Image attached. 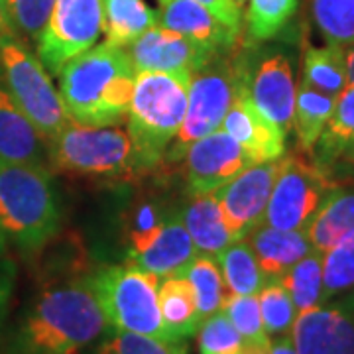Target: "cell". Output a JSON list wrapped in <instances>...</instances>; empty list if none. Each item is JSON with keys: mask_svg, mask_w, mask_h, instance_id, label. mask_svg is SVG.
<instances>
[{"mask_svg": "<svg viewBox=\"0 0 354 354\" xmlns=\"http://www.w3.org/2000/svg\"><path fill=\"white\" fill-rule=\"evenodd\" d=\"M291 341L297 354H354V315L344 305H317L297 313Z\"/></svg>", "mask_w": 354, "mask_h": 354, "instance_id": "cell-14", "label": "cell"}, {"mask_svg": "<svg viewBox=\"0 0 354 354\" xmlns=\"http://www.w3.org/2000/svg\"><path fill=\"white\" fill-rule=\"evenodd\" d=\"M286 158L250 164L242 174L216 191V201L232 239H246L262 223L266 205Z\"/></svg>", "mask_w": 354, "mask_h": 354, "instance_id": "cell-11", "label": "cell"}, {"mask_svg": "<svg viewBox=\"0 0 354 354\" xmlns=\"http://www.w3.org/2000/svg\"><path fill=\"white\" fill-rule=\"evenodd\" d=\"M0 160L50 169L48 142L12 101L0 79Z\"/></svg>", "mask_w": 354, "mask_h": 354, "instance_id": "cell-18", "label": "cell"}, {"mask_svg": "<svg viewBox=\"0 0 354 354\" xmlns=\"http://www.w3.org/2000/svg\"><path fill=\"white\" fill-rule=\"evenodd\" d=\"M248 10L244 16L246 41L260 44L272 39L297 10L299 0H248Z\"/></svg>", "mask_w": 354, "mask_h": 354, "instance_id": "cell-31", "label": "cell"}, {"mask_svg": "<svg viewBox=\"0 0 354 354\" xmlns=\"http://www.w3.org/2000/svg\"><path fill=\"white\" fill-rule=\"evenodd\" d=\"M106 327L174 341L164 327L158 307L160 278L132 262L104 266L88 276Z\"/></svg>", "mask_w": 354, "mask_h": 354, "instance_id": "cell-6", "label": "cell"}, {"mask_svg": "<svg viewBox=\"0 0 354 354\" xmlns=\"http://www.w3.org/2000/svg\"><path fill=\"white\" fill-rule=\"evenodd\" d=\"M124 50L136 73H193L221 53L162 26L150 28Z\"/></svg>", "mask_w": 354, "mask_h": 354, "instance_id": "cell-13", "label": "cell"}, {"mask_svg": "<svg viewBox=\"0 0 354 354\" xmlns=\"http://www.w3.org/2000/svg\"><path fill=\"white\" fill-rule=\"evenodd\" d=\"M248 81V69L236 48L216 53L211 62L193 71L185 118L165 152L167 160L179 162L193 142L218 130L239 91Z\"/></svg>", "mask_w": 354, "mask_h": 354, "instance_id": "cell-5", "label": "cell"}, {"mask_svg": "<svg viewBox=\"0 0 354 354\" xmlns=\"http://www.w3.org/2000/svg\"><path fill=\"white\" fill-rule=\"evenodd\" d=\"M301 83L330 97H339L348 85L344 69V48L329 44L325 48H315L313 44L305 41Z\"/></svg>", "mask_w": 354, "mask_h": 354, "instance_id": "cell-26", "label": "cell"}, {"mask_svg": "<svg viewBox=\"0 0 354 354\" xmlns=\"http://www.w3.org/2000/svg\"><path fill=\"white\" fill-rule=\"evenodd\" d=\"M164 2H167V0H160V4H164Z\"/></svg>", "mask_w": 354, "mask_h": 354, "instance_id": "cell-49", "label": "cell"}, {"mask_svg": "<svg viewBox=\"0 0 354 354\" xmlns=\"http://www.w3.org/2000/svg\"><path fill=\"white\" fill-rule=\"evenodd\" d=\"M248 83L239 91L221 128L241 144L252 164L278 160L286 152V134L254 106Z\"/></svg>", "mask_w": 354, "mask_h": 354, "instance_id": "cell-15", "label": "cell"}, {"mask_svg": "<svg viewBox=\"0 0 354 354\" xmlns=\"http://www.w3.org/2000/svg\"><path fill=\"white\" fill-rule=\"evenodd\" d=\"M311 16L329 46H353L354 0H311Z\"/></svg>", "mask_w": 354, "mask_h": 354, "instance_id": "cell-32", "label": "cell"}, {"mask_svg": "<svg viewBox=\"0 0 354 354\" xmlns=\"http://www.w3.org/2000/svg\"><path fill=\"white\" fill-rule=\"evenodd\" d=\"M221 311L230 319L234 329L239 330L246 346H270L272 339L266 335L260 305L256 295H232L227 293Z\"/></svg>", "mask_w": 354, "mask_h": 354, "instance_id": "cell-35", "label": "cell"}, {"mask_svg": "<svg viewBox=\"0 0 354 354\" xmlns=\"http://www.w3.org/2000/svg\"><path fill=\"white\" fill-rule=\"evenodd\" d=\"M354 144V85H346L337 97L335 109L315 144L317 165L333 164Z\"/></svg>", "mask_w": 354, "mask_h": 354, "instance_id": "cell-28", "label": "cell"}, {"mask_svg": "<svg viewBox=\"0 0 354 354\" xmlns=\"http://www.w3.org/2000/svg\"><path fill=\"white\" fill-rule=\"evenodd\" d=\"M50 171L120 176L134 169V146L122 124L87 127L67 122L48 144Z\"/></svg>", "mask_w": 354, "mask_h": 354, "instance_id": "cell-8", "label": "cell"}, {"mask_svg": "<svg viewBox=\"0 0 354 354\" xmlns=\"http://www.w3.org/2000/svg\"><path fill=\"white\" fill-rule=\"evenodd\" d=\"M246 241L268 279L281 278L291 266L313 250L305 230H281L268 225L254 227Z\"/></svg>", "mask_w": 354, "mask_h": 354, "instance_id": "cell-20", "label": "cell"}, {"mask_svg": "<svg viewBox=\"0 0 354 354\" xmlns=\"http://www.w3.org/2000/svg\"><path fill=\"white\" fill-rule=\"evenodd\" d=\"M165 215L160 205H156L152 201H142L138 203L132 213H130V221L127 227V239L130 244L128 256H134L140 252L148 242L152 241L153 236L160 232V228L164 227Z\"/></svg>", "mask_w": 354, "mask_h": 354, "instance_id": "cell-39", "label": "cell"}, {"mask_svg": "<svg viewBox=\"0 0 354 354\" xmlns=\"http://www.w3.org/2000/svg\"><path fill=\"white\" fill-rule=\"evenodd\" d=\"M191 73H136L127 130L134 146V169L164 162L187 111Z\"/></svg>", "mask_w": 354, "mask_h": 354, "instance_id": "cell-4", "label": "cell"}, {"mask_svg": "<svg viewBox=\"0 0 354 354\" xmlns=\"http://www.w3.org/2000/svg\"><path fill=\"white\" fill-rule=\"evenodd\" d=\"M281 283L291 295L297 313L313 309L323 304V252H311L304 256L281 276Z\"/></svg>", "mask_w": 354, "mask_h": 354, "instance_id": "cell-30", "label": "cell"}, {"mask_svg": "<svg viewBox=\"0 0 354 354\" xmlns=\"http://www.w3.org/2000/svg\"><path fill=\"white\" fill-rule=\"evenodd\" d=\"M158 307L164 327L174 341H185L199 329V315L189 281L181 274L160 279Z\"/></svg>", "mask_w": 354, "mask_h": 354, "instance_id": "cell-23", "label": "cell"}, {"mask_svg": "<svg viewBox=\"0 0 354 354\" xmlns=\"http://www.w3.org/2000/svg\"><path fill=\"white\" fill-rule=\"evenodd\" d=\"M181 276L189 281L191 290H193L199 325H201L207 317L221 311L223 301L227 297V288L221 276V270L216 266L215 258L197 254L193 262L181 272Z\"/></svg>", "mask_w": 354, "mask_h": 354, "instance_id": "cell-29", "label": "cell"}, {"mask_svg": "<svg viewBox=\"0 0 354 354\" xmlns=\"http://www.w3.org/2000/svg\"><path fill=\"white\" fill-rule=\"evenodd\" d=\"M0 236H2V232H0Z\"/></svg>", "mask_w": 354, "mask_h": 354, "instance_id": "cell-50", "label": "cell"}, {"mask_svg": "<svg viewBox=\"0 0 354 354\" xmlns=\"http://www.w3.org/2000/svg\"><path fill=\"white\" fill-rule=\"evenodd\" d=\"M0 79L18 109L50 144L69 122V116L50 73L18 36L0 38Z\"/></svg>", "mask_w": 354, "mask_h": 354, "instance_id": "cell-7", "label": "cell"}, {"mask_svg": "<svg viewBox=\"0 0 354 354\" xmlns=\"http://www.w3.org/2000/svg\"><path fill=\"white\" fill-rule=\"evenodd\" d=\"M197 254L187 228L177 215L167 216L160 232L140 252L128 256V262L162 279L181 274Z\"/></svg>", "mask_w": 354, "mask_h": 354, "instance_id": "cell-19", "label": "cell"}, {"mask_svg": "<svg viewBox=\"0 0 354 354\" xmlns=\"http://www.w3.org/2000/svg\"><path fill=\"white\" fill-rule=\"evenodd\" d=\"M248 93L254 106L288 136L293 128L295 93H297L288 57L281 53L266 57L258 65V71L254 73V77H250Z\"/></svg>", "mask_w": 354, "mask_h": 354, "instance_id": "cell-16", "label": "cell"}, {"mask_svg": "<svg viewBox=\"0 0 354 354\" xmlns=\"http://www.w3.org/2000/svg\"><path fill=\"white\" fill-rule=\"evenodd\" d=\"M4 36H16V32H14L8 12H6V2L0 0V38H4Z\"/></svg>", "mask_w": 354, "mask_h": 354, "instance_id": "cell-43", "label": "cell"}, {"mask_svg": "<svg viewBox=\"0 0 354 354\" xmlns=\"http://www.w3.org/2000/svg\"><path fill=\"white\" fill-rule=\"evenodd\" d=\"M270 346H244L239 354H268Z\"/></svg>", "mask_w": 354, "mask_h": 354, "instance_id": "cell-45", "label": "cell"}, {"mask_svg": "<svg viewBox=\"0 0 354 354\" xmlns=\"http://www.w3.org/2000/svg\"><path fill=\"white\" fill-rule=\"evenodd\" d=\"M102 32V0H55L50 22L38 39V57L57 75L71 57L97 44Z\"/></svg>", "mask_w": 354, "mask_h": 354, "instance_id": "cell-10", "label": "cell"}, {"mask_svg": "<svg viewBox=\"0 0 354 354\" xmlns=\"http://www.w3.org/2000/svg\"><path fill=\"white\" fill-rule=\"evenodd\" d=\"M333 187L321 165L288 156L260 225L281 230H305Z\"/></svg>", "mask_w": 354, "mask_h": 354, "instance_id": "cell-9", "label": "cell"}, {"mask_svg": "<svg viewBox=\"0 0 354 354\" xmlns=\"http://www.w3.org/2000/svg\"><path fill=\"white\" fill-rule=\"evenodd\" d=\"M335 101L337 97H330L305 83H299L295 93L293 130L297 134V144L305 153H313L315 150L317 140L335 109Z\"/></svg>", "mask_w": 354, "mask_h": 354, "instance_id": "cell-27", "label": "cell"}, {"mask_svg": "<svg viewBox=\"0 0 354 354\" xmlns=\"http://www.w3.org/2000/svg\"><path fill=\"white\" fill-rule=\"evenodd\" d=\"M16 36L26 44H38L50 22L55 0H4Z\"/></svg>", "mask_w": 354, "mask_h": 354, "instance_id": "cell-36", "label": "cell"}, {"mask_svg": "<svg viewBox=\"0 0 354 354\" xmlns=\"http://www.w3.org/2000/svg\"><path fill=\"white\" fill-rule=\"evenodd\" d=\"M153 26H158V16L144 0H102L104 41L127 48Z\"/></svg>", "mask_w": 354, "mask_h": 354, "instance_id": "cell-24", "label": "cell"}, {"mask_svg": "<svg viewBox=\"0 0 354 354\" xmlns=\"http://www.w3.org/2000/svg\"><path fill=\"white\" fill-rule=\"evenodd\" d=\"M193 2L205 6L209 12L215 14L221 22H225L228 28H232V30L242 34V26H244V22H242V8H239L234 4V0H193Z\"/></svg>", "mask_w": 354, "mask_h": 354, "instance_id": "cell-41", "label": "cell"}, {"mask_svg": "<svg viewBox=\"0 0 354 354\" xmlns=\"http://www.w3.org/2000/svg\"><path fill=\"white\" fill-rule=\"evenodd\" d=\"M156 16L158 26L174 30L215 51L234 50L241 44V32L228 28L215 14L193 0H167L160 4Z\"/></svg>", "mask_w": 354, "mask_h": 354, "instance_id": "cell-17", "label": "cell"}, {"mask_svg": "<svg viewBox=\"0 0 354 354\" xmlns=\"http://www.w3.org/2000/svg\"><path fill=\"white\" fill-rule=\"evenodd\" d=\"M51 171L0 160V232L18 252L38 254L59 230Z\"/></svg>", "mask_w": 354, "mask_h": 354, "instance_id": "cell-3", "label": "cell"}, {"mask_svg": "<svg viewBox=\"0 0 354 354\" xmlns=\"http://www.w3.org/2000/svg\"><path fill=\"white\" fill-rule=\"evenodd\" d=\"M354 290V230L323 254V304Z\"/></svg>", "mask_w": 354, "mask_h": 354, "instance_id": "cell-34", "label": "cell"}, {"mask_svg": "<svg viewBox=\"0 0 354 354\" xmlns=\"http://www.w3.org/2000/svg\"><path fill=\"white\" fill-rule=\"evenodd\" d=\"M189 195L216 193L242 174L252 160L223 128L193 142L183 153Z\"/></svg>", "mask_w": 354, "mask_h": 354, "instance_id": "cell-12", "label": "cell"}, {"mask_svg": "<svg viewBox=\"0 0 354 354\" xmlns=\"http://www.w3.org/2000/svg\"><path fill=\"white\" fill-rule=\"evenodd\" d=\"M179 218L183 227L187 228L197 252L203 256L216 258V254L223 252L232 241H236L232 239L223 218L215 193L191 195L189 201L181 209Z\"/></svg>", "mask_w": 354, "mask_h": 354, "instance_id": "cell-21", "label": "cell"}, {"mask_svg": "<svg viewBox=\"0 0 354 354\" xmlns=\"http://www.w3.org/2000/svg\"><path fill=\"white\" fill-rule=\"evenodd\" d=\"M215 262L221 270L227 293L232 295H258L268 281L246 239L230 242L223 252L216 254Z\"/></svg>", "mask_w": 354, "mask_h": 354, "instance_id": "cell-25", "label": "cell"}, {"mask_svg": "<svg viewBox=\"0 0 354 354\" xmlns=\"http://www.w3.org/2000/svg\"><path fill=\"white\" fill-rule=\"evenodd\" d=\"M268 354H297L295 353V346H293V341H291V333L290 335H283V337L272 339Z\"/></svg>", "mask_w": 354, "mask_h": 354, "instance_id": "cell-42", "label": "cell"}, {"mask_svg": "<svg viewBox=\"0 0 354 354\" xmlns=\"http://www.w3.org/2000/svg\"><path fill=\"white\" fill-rule=\"evenodd\" d=\"M16 276H18V268L10 254V246L4 236H0V346H2L4 319L8 315V305H10L14 286H16Z\"/></svg>", "mask_w": 354, "mask_h": 354, "instance_id": "cell-40", "label": "cell"}, {"mask_svg": "<svg viewBox=\"0 0 354 354\" xmlns=\"http://www.w3.org/2000/svg\"><path fill=\"white\" fill-rule=\"evenodd\" d=\"M341 305H344V307H346V309H348V311L354 315V290H351V295H348Z\"/></svg>", "mask_w": 354, "mask_h": 354, "instance_id": "cell-47", "label": "cell"}, {"mask_svg": "<svg viewBox=\"0 0 354 354\" xmlns=\"http://www.w3.org/2000/svg\"><path fill=\"white\" fill-rule=\"evenodd\" d=\"M106 327L91 279L46 290L22 317L8 354H77Z\"/></svg>", "mask_w": 354, "mask_h": 354, "instance_id": "cell-2", "label": "cell"}, {"mask_svg": "<svg viewBox=\"0 0 354 354\" xmlns=\"http://www.w3.org/2000/svg\"><path fill=\"white\" fill-rule=\"evenodd\" d=\"M57 77V93L71 122L87 127L127 122L136 71L124 48L95 44L71 57Z\"/></svg>", "mask_w": 354, "mask_h": 354, "instance_id": "cell-1", "label": "cell"}, {"mask_svg": "<svg viewBox=\"0 0 354 354\" xmlns=\"http://www.w3.org/2000/svg\"><path fill=\"white\" fill-rule=\"evenodd\" d=\"M344 69H346V79L354 85V44L344 48Z\"/></svg>", "mask_w": 354, "mask_h": 354, "instance_id": "cell-44", "label": "cell"}, {"mask_svg": "<svg viewBox=\"0 0 354 354\" xmlns=\"http://www.w3.org/2000/svg\"><path fill=\"white\" fill-rule=\"evenodd\" d=\"M341 158L344 160V162H346V164L354 165V144H351V146H348V148H346V150L342 152Z\"/></svg>", "mask_w": 354, "mask_h": 354, "instance_id": "cell-46", "label": "cell"}, {"mask_svg": "<svg viewBox=\"0 0 354 354\" xmlns=\"http://www.w3.org/2000/svg\"><path fill=\"white\" fill-rule=\"evenodd\" d=\"M256 297H258V305H260V315H262L266 335L270 339L290 335L293 321L297 317V309L291 301L288 290L283 288L281 279H268Z\"/></svg>", "mask_w": 354, "mask_h": 354, "instance_id": "cell-33", "label": "cell"}, {"mask_svg": "<svg viewBox=\"0 0 354 354\" xmlns=\"http://www.w3.org/2000/svg\"><path fill=\"white\" fill-rule=\"evenodd\" d=\"M354 230V187H333L305 228L313 250L327 252Z\"/></svg>", "mask_w": 354, "mask_h": 354, "instance_id": "cell-22", "label": "cell"}, {"mask_svg": "<svg viewBox=\"0 0 354 354\" xmlns=\"http://www.w3.org/2000/svg\"><path fill=\"white\" fill-rule=\"evenodd\" d=\"M246 2H248V0H234V4H236L239 8H242V6H244Z\"/></svg>", "mask_w": 354, "mask_h": 354, "instance_id": "cell-48", "label": "cell"}, {"mask_svg": "<svg viewBox=\"0 0 354 354\" xmlns=\"http://www.w3.org/2000/svg\"><path fill=\"white\" fill-rule=\"evenodd\" d=\"M185 341H164L148 335L116 330L104 341L99 354H185Z\"/></svg>", "mask_w": 354, "mask_h": 354, "instance_id": "cell-38", "label": "cell"}, {"mask_svg": "<svg viewBox=\"0 0 354 354\" xmlns=\"http://www.w3.org/2000/svg\"><path fill=\"white\" fill-rule=\"evenodd\" d=\"M199 354H239L246 346L239 330L223 311L207 317L197 329Z\"/></svg>", "mask_w": 354, "mask_h": 354, "instance_id": "cell-37", "label": "cell"}]
</instances>
